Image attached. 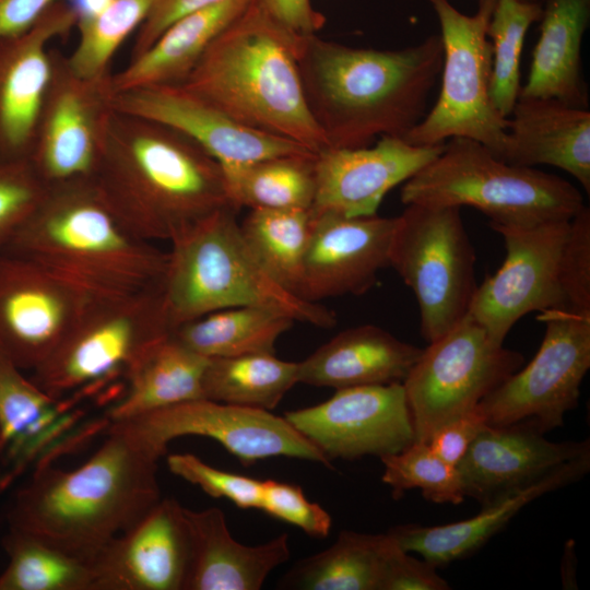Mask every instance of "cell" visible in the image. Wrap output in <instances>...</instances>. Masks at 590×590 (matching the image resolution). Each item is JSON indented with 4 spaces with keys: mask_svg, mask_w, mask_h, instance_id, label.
<instances>
[{
    "mask_svg": "<svg viewBox=\"0 0 590 590\" xmlns=\"http://www.w3.org/2000/svg\"><path fill=\"white\" fill-rule=\"evenodd\" d=\"M163 456L108 422L105 439L82 465L35 464L9 505L8 528L91 563L160 502L157 462Z\"/></svg>",
    "mask_w": 590,
    "mask_h": 590,
    "instance_id": "cell-1",
    "label": "cell"
},
{
    "mask_svg": "<svg viewBox=\"0 0 590 590\" xmlns=\"http://www.w3.org/2000/svg\"><path fill=\"white\" fill-rule=\"evenodd\" d=\"M298 66L328 148H362L376 137L404 139L423 119L440 75L442 42L432 35L414 46L381 50L311 35Z\"/></svg>",
    "mask_w": 590,
    "mask_h": 590,
    "instance_id": "cell-2",
    "label": "cell"
},
{
    "mask_svg": "<svg viewBox=\"0 0 590 590\" xmlns=\"http://www.w3.org/2000/svg\"><path fill=\"white\" fill-rule=\"evenodd\" d=\"M306 38L275 23L253 0L178 84L239 122L317 154L328 145L302 84Z\"/></svg>",
    "mask_w": 590,
    "mask_h": 590,
    "instance_id": "cell-3",
    "label": "cell"
},
{
    "mask_svg": "<svg viewBox=\"0 0 590 590\" xmlns=\"http://www.w3.org/2000/svg\"><path fill=\"white\" fill-rule=\"evenodd\" d=\"M148 123L137 137L104 145L92 181L129 231L150 243L172 241L213 212L235 208L215 160L185 135Z\"/></svg>",
    "mask_w": 590,
    "mask_h": 590,
    "instance_id": "cell-4",
    "label": "cell"
},
{
    "mask_svg": "<svg viewBox=\"0 0 590 590\" xmlns=\"http://www.w3.org/2000/svg\"><path fill=\"white\" fill-rule=\"evenodd\" d=\"M5 248L108 294L160 286L167 262V251L129 231L93 182L50 187Z\"/></svg>",
    "mask_w": 590,
    "mask_h": 590,
    "instance_id": "cell-5",
    "label": "cell"
},
{
    "mask_svg": "<svg viewBox=\"0 0 590 590\" xmlns=\"http://www.w3.org/2000/svg\"><path fill=\"white\" fill-rule=\"evenodd\" d=\"M226 206L202 219L170 241L160 284L172 331L209 312L240 306L280 311L320 328L335 314L281 286L263 268Z\"/></svg>",
    "mask_w": 590,
    "mask_h": 590,
    "instance_id": "cell-6",
    "label": "cell"
},
{
    "mask_svg": "<svg viewBox=\"0 0 590 590\" xmlns=\"http://www.w3.org/2000/svg\"><path fill=\"white\" fill-rule=\"evenodd\" d=\"M400 199L404 205L471 206L491 226L570 220L585 206L580 191L564 178L508 164L463 137L449 139L437 157L404 181Z\"/></svg>",
    "mask_w": 590,
    "mask_h": 590,
    "instance_id": "cell-7",
    "label": "cell"
},
{
    "mask_svg": "<svg viewBox=\"0 0 590 590\" xmlns=\"http://www.w3.org/2000/svg\"><path fill=\"white\" fill-rule=\"evenodd\" d=\"M442 42L439 96L403 139L413 145H436L455 137L473 139L503 161L508 118L489 97L492 45L487 35L496 0H479L474 14L460 12L449 0H427Z\"/></svg>",
    "mask_w": 590,
    "mask_h": 590,
    "instance_id": "cell-8",
    "label": "cell"
},
{
    "mask_svg": "<svg viewBox=\"0 0 590 590\" xmlns=\"http://www.w3.org/2000/svg\"><path fill=\"white\" fill-rule=\"evenodd\" d=\"M389 267L415 295L429 343L469 311L477 287L475 252L457 206L408 204L394 217Z\"/></svg>",
    "mask_w": 590,
    "mask_h": 590,
    "instance_id": "cell-9",
    "label": "cell"
},
{
    "mask_svg": "<svg viewBox=\"0 0 590 590\" xmlns=\"http://www.w3.org/2000/svg\"><path fill=\"white\" fill-rule=\"evenodd\" d=\"M170 333L160 286L108 295L32 371L31 379L56 400L83 396L125 376L137 357Z\"/></svg>",
    "mask_w": 590,
    "mask_h": 590,
    "instance_id": "cell-10",
    "label": "cell"
},
{
    "mask_svg": "<svg viewBox=\"0 0 590 590\" xmlns=\"http://www.w3.org/2000/svg\"><path fill=\"white\" fill-rule=\"evenodd\" d=\"M523 362L521 353L495 342L468 312L423 349L402 384L415 441L427 442L440 426L475 409Z\"/></svg>",
    "mask_w": 590,
    "mask_h": 590,
    "instance_id": "cell-11",
    "label": "cell"
},
{
    "mask_svg": "<svg viewBox=\"0 0 590 590\" xmlns=\"http://www.w3.org/2000/svg\"><path fill=\"white\" fill-rule=\"evenodd\" d=\"M536 319L545 333L535 356L477 405L489 426L517 425L545 434L560 427L578 404L590 368V309H547Z\"/></svg>",
    "mask_w": 590,
    "mask_h": 590,
    "instance_id": "cell-12",
    "label": "cell"
},
{
    "mask_svg": "<svg viewBox=\"0 0 590 590\" xmlns=\"http://www.w3.org/2000/svg\"><path fill=\"white\" fill-rule=\"evenodd\" d=\"M504 238L502 267L477 285L469 314L497 343L526 315L570 307V220L491 226Z\"/></svg>",
    "mask_w": 590,
    "mask_h": 590,
    "instance_id": "cell-13",
    "label": "cell"
},
{
    "mask_svg": "<svg viewBox=\"0 0 590 590\" xmlns=\"http://www.w3.org/2000/svg\"><path fill=\"white\" fill-rule=\"evenodd\" d=\"M108 295L28 256L1 249L0 350L22 370H35Z\"/></svg>",
    "mask_w": 590,
    "mask_h": 590,
    "instance_id": "cell-14",
    "label": "cell"
},
{
    "mask_svg": "<svg viewBox=\"0 0 590 590\" xmlns=\"http://www.w3.org/2000/svg\"><path fill=\"white\" fill-rule=\"evenodd\" d=\"M110 423L163 455L170 440L194 435L216 440L245 465L283 456L331 467L326 456L284 417L262 409L197 399Z\"/></svg>",
    "mask_w": 590,
    "mask_h": 590,
    "instance_id": "cell-15",
    "label": "cell"
},
{
    "mask_svg": "<svg viewBox=\"0 0 590 590\" xmlns=\"http://www.w3.org/2000/svg\"><path fill=\"white\" fill-rule=\"evenodd\" d=\"M284 418L331 462L397 453L415 441L402 384L337 389L328 400Z\"/></svg>",
    "mask_w": 590,
    "mask_h": 590,
    "instance_id": "cell-16",
    "label": "cell"
},
{
    "mask_svg": "<svg viewBox=\"0 0 590 590\" xmlns=\"http://www.w3.org/2000/svg\"><path fill=\"white\" fill-rule=\"evenodd\" d=\"M110 101L111 106L125 115L185 135L222 167L275 156L314 153L290 139L239 122L179 84L119 92Z\"/></svg>",
    "mask_w": 590,
    "mask_h": 590,
    "instance_id": "cell-17",
    "label": "cell"
},
{
    "mask_svg": "<svg viewBox=\"0 0 590 590\" xmlns=\"http://www.w3.org/2000/svg\"><path fill=\"white\" fill-rule=\"evenodd\" d=\"M311 213V234L297 295L316 303L367 292L379 272L389 267L394 217Z\"/></svg>",
    "mask_w": 590,
    "mask_h": 590,
    "instance_id": "cell-18",
    "label": "cell"
},
{
    "mask_svg": "<svg viewBox=\"0 0 590 590\" xmlns=\"http://www.w3.org/2000/svg\"><path fill=\"white\" fill-rule=\"evenodd\" d=\"M189 565L185 507L162 497L92 559V590H185Z\"/></svg>",
    "mask_w": 590,
    "mask_h": 590,
    "instance_id": "cell-19",
    "label": "cell"
},
{
    "mask_svg": "<svg viewBox=\"0 0 590 590\" xmlns=\"http://www.w3.org/2000/svg\"><path fill=\"white\" fill-rule=\"evenodd\" d=\"M445 143L413 145L381 137L369 148H328L316 154L311 211L345 216L377 214L385 196L437 157Z\"/></svg>",
    "mask_w": 590,
    "mask_h": 590,
    "instance_id": "cell-20",
    "label": "cell"
},
{
    "mask_svg": "<svg viewBox=\"0 0 590 590\" xmlns=\"http://www.w3.org/2000/svg\"><path fill=\"white\" fill-rule=\"evenodd\" d=\"M76 21L71 5L59 1L24 34L0 37V163L32 158L51 76L46 46Z\"/></svg>",
    "mask_w": 590,
    "mask_h": 590,
    "instance_id": "cell-21",
    "label": "cell"
},
{
    "mask_svg": "<svg viewBox=\"0 0 590 590\" xmlns=\"http://www.w3.org/2000/svg\"><path fill=\"white\" fill-rule=\"evenodd\" d=\"M524 426L486 425L457 469L465 497L487 505L590 455L589 439L554 442Z\"/></svg>",
    "mask_w": 590,
    "mask_h": 590,
    "instance_id": "cell-22",
    "label": "cell"
},
{
    "mask_svg": "<svg viewBox=\"0 0 590 590\" xmlns=\"http://www.w3.org/2000/svg\"><path fill=\"white\" fill-rule=\"evenodd\" d=\"M190 565L185 590H258L269 574L290 558L288 535L255 546L232 538L216 507L185 508Z\"/></svg>",
    "mask_w": 590,
    "mask_h": 590,
    "instance_id": "cell-23",
    "label": "cell"
},
{
    "mask_svg": "<svg viewBox=\"0 0 590 590\" xmlns=\"http://www.w3.org/2000/svg\"><path fill=\"white\" fill-rule=\"evenodd\" d=\"M503 161L523 167L550 165L590 192V111L553 98L519 97L508 117Z\"/></svg>",
    "mask_w": 590,
    "mask_h": 590,
    "instance_id": "cell-24",
    "label": "cell"
},
{
    "mask_svg": "<svg viewBox=\"0 0 590 590\" xmlns=\"http://www.w3.org/2000/svg\"><path fill=\"white\" fill-rule=\"evenodd\" d=\"M422 352L380 327L363 324L338 333L299 362L297 381L335 390L403 384Z\"/></svg>",
    "mask_w": 590,
    "mask_h": 590,
    "instance_id": "cell-25",
    "label": "cell"
},
{
    "mask_svg": "<svg viewBox=\"0 0 590 590\" xmlns=\"http://www.w3.org/2000/svg\"><path fill=\"white\" fill-rule=\"evenodd\" d=\"M589 469L590 455L569 461L540 481L482 506L481 511L469 519L434 527L401 524L388 533L404 551L418 554L436 567L444 566L476 551L526 505L578 481Z\"/></svg>",
    "mask_w": 590,
    "mask_h": 590,
    "instance_id": "cell-26",
    "label": "cell"
},
{
    "mask_svg": "<svg viewBox=\"0 0 590 590\" xmlns=\"http://www.w3.org/2000/svg\"><path fill=\"white\" fill-rule=\"evenodd\" d=\"M0 350V430L8 472L1 486L12 482L31 462L43 458L48 446L74 423L70 402L40 390Z\"/></svg>",
    "mask_w": 590,
    "mask_h": 590,
    "instance_id": "cell-27",
    "label": "cell"
},
{
    "mask_svg": "<svg viewBox=\"0 0 590 590\" xmlns=\"http://www.w3.org/2000/svg\"><path fill=\"white\" fill-rule=\"evenodd\" d=\"M540 35L522 98H553L588 109L581 73V43L590 23V0H542Z\"/></svg>",
    "mask_w": 590,
    "mask_h": 590,
    "instance_id": "cell-28",
    "label": "cell"
},
{
    "mask_svg": "<svg viewBox=\"0 0 590 590\" xmlns=\"http://www.w3.org/2000/svg\"><path fill=\"white\" fill-rule=\"evenodd\" d=\"M252 1L221 0L177 19L115 79L114 94L151 85L180 83L213 40Z\"/></svg>",
    "mask_w": 590,
    "mask_h": 590,
    "instance_id": "cell-29",
    "label": "cell"
},
{
    "mask_svg": "<svg viewBox=\"0 0 590 590\" xmlns=\"http://www.w3.org/2000/svg\"><path fill=\"white\" fill-rule=\"evenodd\" d=\"M209 358L172 333L148 347L125 374L126 390L108 412V422L132 418L162 408L203 399Z\"/></svg>",
    "mask_w": 590,
    "mask_h": 590,
    "instance_id": "cell-30",
    "label": "cell"
},
{
    "mask_svg": "<svg viewBox=\"0 0 590 590\" xmlns=\"http://www.w3.org/2000/svg\"><path fill=\"white\" fill-rule=\"evenodd\" d=\"M103 150L83 93L67 88L56 97L31 161L49 187L91 182Z\"/></svg>",
    "mask_w": 590,
    "mask_h": 590,
    "instance_id": "cell-31",
    "label": "cell"
},
{
    "mask_svg": "<svg viewBox=\"0 0 590 590\" xmlns=\"http://www.w3.org/2000/svg\"><path fill=\"white\" fill-rule=\"evenodd\" d=\"M390 534L342 531L328 548L297 562L282 586L304 590H382Z\"/></svg>",
    "mask_w": 590,
    "mask_h": 590,
    "instance_id": "cell-32",
    "label": "cell"
},
{
    "mask_svg": "<svg viewBox=\"0 0 590 590\" xmlns=\"http://www.w3.org/2000/svg\"><path fill=\"white\" fill-rule=\"evenodd\" d=\"M294 320L274 309L240 306L215 310L176 327L172 334L206 357L274 353L278 339Z\"/></svg>",
    "mask_w": 590,
    "mask_h": 590,
    "instance_id": "cell-33",
    "label": "cell"
},
{
    "mask_svg": "<svg viewBox=\"0 0 590 590\" xmlns=\"http://www.w3.org/2000/svg\"><path fill=\"white\" fill-rule=\"evenodd\" d=\"M315 158V153H307L223 166L228 199L237 210L311 209Z\"/></svg>",
    "mask_w": 590,
    "mask_h": 590,
    "instance_id": "cell-34",
    "label": "cell"
},
{
    "mask_svg": "<svg viewBox=\"0 0 590 590\" xmlns=\"http://www.w3.org/2000/svg\"><path fill=\"white\" fill-rule=\"evenodd\" d=\"M297 369L274 353L209 358L203 399L270 411L298 384Z\"/></svg>",
    "mask_w": 590,
    "mask_h": 590,
    "instance_id": "cell-35",
    "label": "cell"
},
{
    "mask_svg": "<svg viewBox=\"0 0 590 590\" xmlns=\"http://www.w3.org/2000/svg\"><path fill=\"white\" fill-rule=\"evenodd\" d=\"M311 227L310 209H251L240 225L247 244L263 268L295 295Z\"/></svg>",
    "mask_w": 590,
    "mask_h": 590,
    "instance_id": "cell-36",
    "label": "cell"
},
{
    "mask_svg": "<svg viewBox=\"0 0 590 590\" xmlns=\"http://www.w3.org/2000/svg\"><path fill=\"white\" fill-rule=\"evenodd\" d=\"M2 544L8 565L0 574V590H92L90 563L13 529Z\"/></svg>",
    "mask_w": 590,
    "mask_h": 590,
    "instance_id": "cell-37",
    "label": "cell"
},
{
    "mask_svg": "<svg viewBox=\"0 0 590 590\" xmlns=\"http://www.w3.org/2000/svg\"><path fill=\"white\" fill-rule=\"evenodd\" d=\"M542 2L496 0L487 35L492 45L489 97L508 118L520 94V57L529 27L539 22Z\"/></svg>",
    "mask_w": 590,
    "mask_h": 590,
    "instance_id": "cell-38",
    "label": "cell"
},
{
    "mask_svg": "<svg viewBox=\"0 0 590 590\" xmlns=\"http://www.w3.org/2000/svg\"><path fill=\"white\" fill-rule=\"evenodd\" d=\"M153 0H110L101 11L76 21L79 40L69 62L76 81L101 79L123 40L145 20Z\"/></svg>",
    "mask_w": 590,
    "mask_h": 590,
    "instance_id": "cell-39",
    "label": "cell"
},
{
    "mask_svg": "<svg viewBox=\"0 0 590 590\" xmlns=\"http://www.w3.org/2000/svg\"><path fill=\"white\" fill-rule=\"evenodd\" d=\"M382 482L392 489L394 498L413 488L436 504H461L464 492L457 467L440 459L427 442L414 441L404 450L380 457Z\"/></svg>",
    "mask_w": 590,
    "mask_h": 590,
    "instance_id": "cell-40",
    "label": "cell"
},
{
    "mask_svg": "<svg viewBox=\"0 0 590 590\" xmlns=\"http://www.w3.org/2000/svg\"><path fill=\"white\" fill-rule=\"evenodd\" d=\"M49 188L31 160L0 163V250L39 206Z\"/></svg>",
    "mask_w": 590,
    "mask_h": 590,
    "instance_id": "cell-41",
    "label": "cell"
},
{
    "mask_svg": "<svg viewBox=\"0 0 590 590\" xmlns=\"http://www.w3.org/2000/svg\"><path fill=\"white\" fill-rule=\"evenodd\" d=\"M166 462L173 474L208 495L226 498L241 509H260L262 481L213 468L192 453L169 455Z\"/></svg>",
    "mask_w": 590,
    "mask_h": 590,
    "instance_id": "cell-42",
    "label": "cell"
},
{
    "mask_svg": "<svg viewBox=\"0 0 590 590\" xmlns=\"http://www.w3.org/2000/svg\"><path fill=\"white\" fill-rule=\"evenodd\" d=\"M260 509L314 538H326L332 526L331 516L320 505L309 502L302 487L285 482L262 481Z\"/></svg>",
    "mask_w": 590,
    "mask_h": 590,
    "instance_id": "cell-43",
    "label": "cell"
},
{
    "mask_svg": "<svg viewBox=\"0 0 590 590\" xmlns=\"http://www.w3.org/2000/svg\"><path fill=\"white\" fill-rule=\"evenodd\" d=\"M391 536L386 558L382 590H447L448 582L437 574V567L412 557Z\"/></svg>",
    "mask_w": 590,
    "mask_h": 590,
    "instance_id": "cell-44",
    "label": "cell"
},
{
    "mask_svg": "<svg viewBox=\"0 0 590 590\" xmlns=\"http://www.w3.org/2000/svg\"><path fill=\"white\" fill-rule=\"evenodd\" d=\"M486 425L485 416L476 406L436 429L427 445L440 459L457 467Z\"/></svg>",
    "mask_w": 590,
    "mask_h": 590,
    "instance_id": "cell-45",
    "label": "cell"
},
{
    "mask_svg": "<svg viewBox=\"0 0 590 590\" xmlns=\"http://www.w3.org/2000/svg\"><path fill=\"white\" fill-rule=\"evenodd\" d=\"M275 23L291 33L308 37L317 35L326 19L310 0H255Z\"/></svg>",
    "mask_w": 590,
    "mask_h": 590,
    "instance_id": "cell-46",
    "label": "cell"
},
{
    "mask_svg": "<svg viewBox=\"0 0 590 590\" xmlns=\"http://www.w3.org/2000/svg\"><path fill=\"white\" fill-rule=\"evenodd\" d=\"M221 0H153L141 24L135 44V56L146 50L177 19Z\"/></svg>",
    "mask_w": 590,
    "mask_h": 590,
    "instance_id": "cell-47",
    "label": "cell"
},
{
    "mask_svg": "<svg viewBox=\"0 0 590 590\" xmlns=\"http://www.w3.org/2000/svg\"><path fill=\"white\" fill-rule=\"evenodd\" d=\"M60 0H0V37L19 36Z\"/></svg>",
    "mask_w": 590,
    "mask_h": 590,
    "instance_id": "cell-48",
    "label": "cell"
},
{
    "mask_svg": "<svg viewBox=\"0 0 590 590\" xmlns=\"http://www.w3.org/2000/svg\"><path fill=\"white\" fill-rule=\"evenodd\" d=\"M110 0H72L71 8L81 17L91 16L101 11Z\"/></svg>",
    "mask_w": 590,
    "mask_h": 590,
    "instance_id": "cell-49",
    "label": "cell"
},
{
    "mask_svg": "<svg viewBox=\"0 0 590 590\" xmlns=\"http://www.w3.org/2000/svg\"><path fill=\"white\" fill-rule=\"evenodd\" d=\"M3 448H4V442H3V438H2V434H1V430H0V456L3 451Z\"/></svg>",
    "mask_w": 590,
    "mask_h": 590,
    "instance_id": "cell-50",
    "label": "cell"
},
{
    "mask_svg": "<svg viewBox=\"0 0 590 590\" xmlns=\"http://www.w3.org/2000/svg\"><path fill=\"white\" fill-rule=\"evenodd\" d=\"M527 1H536V2H542V0H527Z\"/></svg>",
    "mask_w": 590,
    "mask_h": 590,
    "instance_id": "cell-51",
    "label": "cell"
}]
</instances>
